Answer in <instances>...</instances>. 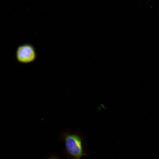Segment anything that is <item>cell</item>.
<instances>
[{
	"mask_svg": "<svg viewBox=\"0 0 159 159\" xmlns=\"http://www.w3.org/2000/svg\"><path fill=\"white\" fill-rule=\"evenodd\" d=\"M36 53L31 45L24 44L19 46L16 52L17 60L19 62L26 63L31 62L35 59Z\"/></svg>",
	"mask_w": 159,
	"mask_h": 159,
	"instance_id": "cell-2",
	"label": "cell"
},
{
	"mask_svg": "<svg viewBox=\"0 0 159 159\" xmlns=\"http://www.w3.org/2000/svg\"><path fill=\"white\" fill-rule=\"evenodd\" d=\"M47 159H59L55 155H53L49 157Z\"/></svg>",
	"mask_w": 159,
	"mask_h": 159,
	"instance_id": "cell-3",
	"label": "cell"
},
{
	"mask_svg": "<svg viewBox=\"0 0 159 159\" xmlns=\"http://www.w3.org/2000/svg\"><path fill=\"white\" fill-rule=\"evenodd\" d=\"M64 142L65 152L72 159H80L87 154L84 150L82 140L78 135L74 133H65L62 136Z\"/></svg>",
	"mask_w": 159,
	"mask_h": 159,
	"instance_id": "cell-1",
	"label": "cell"
}]
</instances>
